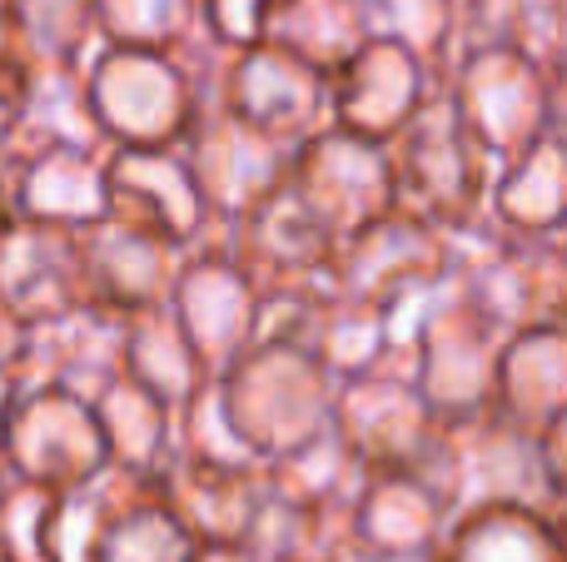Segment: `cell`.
<instances>
[{"label": "cell", "instance_id": "obj_30", "mask_svg": "<svg viewBox=\"0 0 567 562\" xmlns=\"http://www.w3.org/2000/svg\"><path fill=\"white\" fill-rule=\"evenodd\" d=\"M95 50V0H10V55L30 75H85Z\"/></svg>", "mask_w": 567, "mask_h": 562}, {"label": "cell", "instance_id": "obj_1", "mask_svg": "<svg viewBox=\"0 0 567 562\" xmlns=\"http://www.w3.org/2000/svg\"><path fill=\"white\" fill-rule=\"evenodd\" d=\"M393 368L419 384L429 408L443 424L478 418L498 404V364L508 334L458 289V279H443L439 289L409 299L389 314Z\"/></svg>", "mask_w": 567, "mask_h": 562}, {"label": "cell", "instance_id": "obj_43", "mask_svg": "<svg viewBox=\"0 0 567 562\" xmlns=\"http://www.w3.org/2000/svg\"><path fill=\"white\" fill-rule=\"evenodd\" d=\"M553 129L567 139V70H553Z\"/></svg>", "mask_w": 567, "mask_h": 562}, {"label": "cell", "instance_id": "obj_38", "mask_svg": "<svg viewBox=\"0 0 567 562\" xmlns=\"http://www.w3.org/2000/svg\"><path fill=\"white\" fill-rule=\"evenodd\" d=\"M279 6L284 0H199V25H205L209 45L235 55V50L265 45Z\"/></svg>", "mask_w": 567, "mask_h": 562}, {"label": "cell", "instance_id": "obj_26", "mask_svg": "<svg viewBox=\"0 0 567 562\" xmlns=\"http://www.w3.org/2000/svg\"><path fill=\"white\" fill-rule=\"evenodd\" d=\"M488 219L503 235H548L567 229V139L548 129L523 155L503 159L493 175Z\"/></svg>", "mask_w": 567, "mask_h": 562}, {"label": "cell", "instance_id": "obj_2", "mask_svg": "<svg viewBox=\"0 0 567 562\" xmlns=\"http://www.w3.org/2000/svg\"><path fill=\"white\" fill-rule=\"evenodd\" d=\"M205 50V35L185 50L100 45L85 65V100L105 149L185 145V135L209 105Z\"/></svg>", "mask_w": 567, "mask_h": 562}, {"label": "cell", "instance_id": "obj_28", "mask_svg": "<svg viewBox=\"0 0 567 562\" xmlns=\"http://www.w3.org/2000/svg\"><path fill=\"white\" fill-rule=\"evenodd\" d=\"M125 378L155 394L175 418L215 384L189 334L179 329V319L169 314V304L125 314Z\"/></svg>", "mask_w": 567, "mask_h": 562}, {"label": "cell", "instance_id": "obj_24", "mask_svg": "<svg viewBox=\"0 0 567 562\" xmlns=\"http://www.w3.org/2000/svg\"><path fill=\"white\" fill-rule=\"evenodd\" d=\"M115 374H125V319L110 309L80 304L30 329V348L20 364L25 384H50L95 398Z\"/></svg>", "mask_w": 567, "mask_h": 562}, {"label": "cell", "instance_id": "obj_47", "mask_svg": "<svg viewBox=\"0 0 567 562\" xmlns=\"http://www.w3.org/2000/svg\"><path fill=\"white\" fill-rule=\"evenodd\" d=\"M10 215V195H6V169H0V219Z\"/></svg>", "mask_w": 567, "mask_h": 562}, {"label": "cell", "instance_id": "obj_20", "mask_svg": "<svg viewBox=\"0 0 567 562\" xmlns=\"http://www.w3.org/2000/svg\"><path fill=\"white\" fill-rule=\"evenodd\" d=\"M0 299L30 329L90 304L85 254L75 229H50L10 215L0 225Z\"/></svg>", "mask_w": 567, "mask_h": 562}, {"label": "cell", "instance_id": "obj_21", "mask_svg": "<svg viewBox=\"0 0 567 562\" xmlns=\"http://www.w3.org/2000/svg\"><path fill=\"white\" fill-rule=\"evenodd\" d=\"M80 254H85V284L90 304L110 309V314H140V309H165L175 294L185 249L159 239L155 229H140L130 219H100L80 235Z\"/></svg>", "mask_w": 567, "mask_h": 562}, {"label": "cell", "instance_id": "obj_11", "mask_svg": "<svg viewBox=\"0 0 567 562\" xmlns=\"http://www.w3.org/2000/svg\"><path fill=\"white\" fill-rule=\"evenodd\" d=\"M0 468H6V478L45 483L60 493L95 488L110 473L95 404L70 394V388L25 384L16 418H10L6 448H0Z\"/></svg>", "mask_w": 567, "mask_h": 562}, {"label": "cell", "instance_id": "obj_51", "mask_svg": "<svg viewBox=\"0 0 567 562\" xmlns=\"http://www.w3.org/2000/svg\"><path fill=\"white\" fill-rule=\"evenodd\" d=\"M558 239H563V249H567V229H563V235H558Z\"/></svg>", "mask_w": 567, "mask_h": 562}, {"label": "cell", "instance_id": "obj_40", "mask_svg": "<svg viewBox=\"0 0 567 562\" xmlns=\"http://www.w3.org/2000/svg\"><path fill=\"white\" fill-rule=\"evenodd\" d=\"M25 348H30V324L6 304V299H0V368H16L20 374Z\"/></svg>", "mask_w": 567, "mask_h": 562}, {"label": "cell", "instance_id": "obj_27", "mask_svg": "<svg viewBox=\"0 0 567 562\" xmlns=\"http://www.w3.org/2000/svg\"><path fill=\"white\" fill-rule=\"evenodd\" d=\"M493 408L533 434H548L558 418H567V324L523 329L508 339Z\"/></svg>", "mask_w": 567, "mask_h": 562}, {"label": "cell", "instance_id": "obj_44", "mask_svg": "<svg viewBox=\"0 0 567 562\" xmlns=\"http://www.w3.org/2000/svg\"><path fill=\"white\" fill-rule=\"evenodd\" d=\"M195 562H265V558L249 553V548H199Z\"/></svg>", "mask_w": 567, "mask_h": 562}, {"label": "cell", "instance_id": "obj_22", "mask_svg": "<svg viewBox=\"0 0 567 562\" xmlns=\"http://www.w3.org/2000/svg\"><path fill=\"white\" fill-rule=\"evenodd\" d=\"M90 562H195L199 543L169 508L159 478L105 473L90 488Z\"/></svg>", "mask_w": 567, "mask_h": 562}, {"label": "cell", "instance_id": "obj_37", "mask_svg": "<svg viewBox=\"0 0 567 562\" xmlns=\"http://www.w3.org/2000/svg\"><path fill=\"white\" fill-rule=\"evenodd\" d=\"M175 454L185 458H205V464H239V468H265L249 444L235 434L225 414V398H219V384H209L185 414L175 418Z\"/></svg>", "mask_w": 567, "mask_h": 562}, {"label": "cell", "instance_id": "obj_7", "mask_svg": "<svg viewBox=\"0 0 567 562\" xmlns=\"http://www.w3.org/2000/svg\"><path fill=\"white\" fill-rule=\"evenodd\" d=\"M433 478L449 493L453 513H468V508H538V513H558V488L548 478L543 434L513 424L498 408L443 428V458Z\"/></svg>", "mask_w": 567, "mask_h": 562}, {"label": "cell", "instance_id": "obj_3", "mask_svg": "<svg viewBox=\"0 0 567 562\" xmlns=\"http://www.w3.org/2000/svg\"><path fill=\"white\" fill-rule=\"evenodd\" d=\"M219 384L235 434L259 464L293 454L333 428L339 378L319 364V354L293 339H259Z\"/></svg>", "mask_w": 567, "mask_h": 562}, {"label": "cell", "instance_id": "obj_13", "mask_svg": "<svg viewBox=\"0 0 567 562\" xmlns=\"http://www.w3.org/2000/svg\"><path fill=\"white\" fill-rule=\"evenodd\" d=\"M179 149H185L189 169H195V185L219 229L239 225L249 209L275 199L289 185L293 155H299L293 145L255 129L249 119L229 115L225 105H205V115L195 119V129L185 135Z\"/></svg>", "mask_w": 567, "mask_h": 562}, {"label": "cell", "instance_id": "obj_41", "mask_svg": "<svg viewBox=\"0 0 567 562\" xmlns=\"http://www.w3.org/2000/svg\"><path fill=\"white\" fill-rule=\"evenodd\" d=\"M543 458H548V478L553 488H558V508L567 503V418H558V424L543 434Z\"/></svg>", "mask_w": 567, "mask_h": 562}, {"label": "cell", "instance_id": "obj_46", "mask_svg": "<svg viewBox=\"0 0 567 562\" xmlns=\"http://www.w3.org/2000/svg\"><path fill=\"white\" fill-rule=\"evenodd\" d=\"M553 528H558V543H563V553H567V503L553 513Z\"/></svg>", "mask_w": 567, "mask_h": 562}, {"label": "cell", "instance_id": "obj_18", "mask_svg": "<svg viewBox=\"0 0 567 562\" xmlns=\"http://www.w3.org/2000/svg\"><path fill=\"white\" fill-rule=\"evenodd\" d=\"M433 95H439V75L393 40H369L349 65L329 75L333 125L373 145H393Z\"/></svg>", "mask_w": 567, "mask_h": 562}, {"label": "cell", "instance_id": "obj_35", "mask_svg": "<svg viewBox=\"0 0 567 562\" xmlns=\"http://www.w3.org/2000/svg\"><path fill=\"white\" fill-rule=\"evenodd\" d=\"M70 493L10 478L0 493V562H65Z\"/></svg>", "mask_w": 567, "mask_h": 562}, {"label": "cell", "instance_id": "obj_15", "mask_svg": "<svg viewBox=\"0 0 567 562\" xmlns=\"http://www.w3.org/2000/svg\"><path fill=\"white\" fill-rule=\"evenodd\" d=\"M235 259L249 269L259 294H319L333 289V259H339V239L309 215L289 185L259 209H249L239 225L225 229Z\"/></svg>", "mask_w": 567, "mask_h": 562}, {"label": "cell", "instance_id": "obj_42", "mask_svg": "<svg viewBox=\"0 0 567 562\" xmlns=\"http://www.w3.org/2000/svg\"><path fill=\"white\" fill-rule=\"evenodd\" d=\"M20 394H25V378L16 368H0V448H6V434H10V418L20 408Z\"/></svg>", "mask_w": 567, "mask_h": 562}, {"label": "cell", "instance_id": "obj_16", "mask_svg": "<svg viewBox=\"0 0 567 562\" xmlns=\"http://www.w3.org/2000/svg\"><path fill=\"white\" fill-rule=\"evenodd\" d=\"M453 503L429 473H369L349 513L343 562H439Z\"/></svg>", "mask_w": 567, "mask_h": 562}, {"label": "cell", "instance_id": "obj_31", "mask_svg": "<svg viewBox=\"0 0 567 562\" xmlns=\"http://www.w3.org/2000/svg\"><path fill=\"white\" fill-rule=\"evenodd\" d=\"M439 562H567L553 513L538 508H468L453 518Z\"/></svg>", "mask_w": 567, "mask_h": 562}, {"label": "cell", "instance_id": "obj_17", "mask_svg": "<svg viewBox=\"0 0 567 562\" xmlns=\"http://www.w3.org/2000/svg\"><path fill=\"white\" fill-rule=\"evenodd\" d=\"M105 179H110V215L130 219L140 229H155L175 249H199L219 235L205 195L195 185L185 149H105Z\"/></svg>", "mask_w": 567, "mask_h": 562}, {"label": "cell", "instance_id": "obj_32", "mask_svg": "<svg viewBox=\"0 0 567 562\" xmlns=\"http://www.w3.org/2000/svg\"><path fill=\"white\" fill-rule=\"evenodd\" d=\"M265 45H279L319 75H333L369 45L363 6L359 0H284Z\"/></svg>", "mask_w": 567, "mask_h": 562}, {"label": "cell", "instance_id": "obj_12", "mask_svg": "<svg viewBox=\"0 0 567 562\" xmlns=\"http://www.w3.org/2000/svg\"><path fill=\"white\" fill-rule=\"evenodd\" d=\"M289 189L339 244L399 209V179H393L389 145H373V139L349 135L339 125L319 129L299 145Z\"/></svg>", "mask_w": 567, "mask_h": 562}, {"label": "cell", "instance_id": "obj_14", "mask_svg": "<svg viewBox=\"0 0 567 562\" xmlns=\"http://www.w3.org/2000/svg\"><path fill=\"white\" fill-rule=\"evenodd\" d=\"M449 274H453V239L443 229L413 219L409 209H393L379 225L359 229L353 239L339 244L333 294L393 314L399 304L439 289Z\"/></svg>", "mask_w": 567, "mask_h": 562}, {"label": "cell", "instance_id": "obj_29", "mask_svg": "<svg viewBox=\"0 0 567 562\" xmlns=\"http://www.w3.org/2000/svg\"><path fill=\"white\" fill-rule=\"evenodd\" d=\"M90 404H95V418H100L110 473H125V478L165 473L169 458H175V414L155 394H145L135 378L115 374Z\"/></svg>", "mask_w": 567, "mask_h": 562}, {"label": "cell", "instance_id": "obj_10", "mask_svg": "<svg viewBox=\"0 0 567 562\" xmlns=\"http://www.w3.org/2000/svg\"><path fill=\"white\" fill-rule=\"evenodd\" d=\"M169 314L179 319L195 354L205 358L209 378H225L259 344V334H265V294L249 279V269L235 259L225 229L185 254L175 294H169Z\"/></svg>", "mask_w": 567, "mask_h": 562}, {"label": "cell", "instance_id": "obj_6", "mask_svg": "<svg viewBox=\"0 0 567 562\" xmlns=\"http://www.w3.org/2000/svg\"><path fill=\"white\" fill-rule=\"evenodd\" d=\"M463 129L493 159H513L553 129V75L543 60L508 45H463L439 80Z\"/></svg>", "mask_w": 567, "mask_h": 562}, {"label": "cell", "instance_id": "obj_23", "mask_svg": "<svg viewBox=\"0 0 567 562\" xmlns=\"http://www.w3.org/2000/svg\"><path fill=\"white\" fill-rule=\"evenodd\" d=\"M169 508L195 533L199 548H249L259 513L269 503V473L239 464H205V458L175 454L159 473Z\"/></svg>", "mask_w": 567, "mask_h": 562}, {"label": "cell", "instance_id": "obj_39", "mask_svg": "<svg viewBox=\"0 0 567 562\" xmlns=\"http://www.w3.org/2000/svg\"><path fill=\"white\" fill-rule=\"evenodd\" d=\"M30 110V70L20 60H0V155L16 145Z\"/></svg>", "mask_w": 567, "mask_h": 562}, {"label": "cell", "instance_id": "obj_5", "mask_svg": "<svg viewBox=\"0 0 567 562\" xmlns=\"http://www.w3.org/2000/svg\"><path fill=\"white\" fill-rule=\"evenodd\" d=\"M453 279L503 334L567 324V249L548 235H503L483 219L453 235Z\"/></svg>", "mask_w": 567, "mask_h": 562}, {"label": "cell", "instance_id": "obj_36", "mask_svg": "<svg viewBox=\"0 0 567 562\" xmlns=\"http://www.w3.org/2000/svg\"><path fill=\"white\" fill-rule=\"evenodd\" d=\"M100 45L185 50L205 35L199 0H95Z\"/></svg>", "mask_w": 567, "mask_h": 562}, {"label": "cell", "instance_id": "obj_48", "mask_svg": "<svg viewBox=\"0 0 567 562\" xmlns=\"http://www.w3.org/2000/svg\"><path fill=\"white\" fill-rule=\"evenodd\" d=\"M553 70H567V35H563V50H558V60H553ZM548 70V75H553Z\"/></svg>", "mask_w": 567, "mask_h": 562}, {"label": "cell", "instance_id": "obj_25", "mask_svg": "<svg viewBox=\"0 0 567 562\" xmlns=\"http://www.w3.org/2000/svg\"><path fill=\"white\" fill-rule=\"evenodd\" d=\"M265 473H269V488H275L284 503L309 513L313 523L329 533L333 558H339L343 543H349V513H353V503H359L363 478H369V468L343 448V438L329 428V434L313 438V444L265 464Z\"/></svg>", "mask_w": 567, "mask_h": 562}, {"label": "cell", "instance_id": "obj_45", "mask_svg": "<svg viewBox=\"0 0 567 562\" xmlns=\"http://www.w3.org/2000/svg\"><path fill=\"white\" fill-rule=\"evenodd\" d=\"M0 60H16L10 55V0H0Z\"/></svg>", "mask_w": 567, "mask_h": 562}, {"label": "cell", "instance_id": "obj_19", "mask_svg": "<svg viewBox=\"0 0 567 562\" xmlns=\"http://www.w3.org/2000/svg\"><path fill=\"white\" fill-rule=\"evenodd\" d=\"M0 169H6V195L16 219L75 229V235L110 219L105 149H85V145L30 149V155H6Z\"/></svg>", "mask_w": 567, "mask_h": 562}, {"label": "cell", "instance_id": "obj_8", "mask_svg": "<svg viewBox=\"0 0 567 562\" xmlns=\"http://www.w3.org/2000/svg\"><path fill=\"white\" fill-rule=\"evenodd\" d=\"M443 418L429 408L403 368H379L339 384L333 398V434L369 473H439ZM439 483V478H433Z\"/></svg>", "mask_w": 567, "mask_h": 562}, {"label": "cell", "instance_id": "obj_33", "mask_svg": "<svg viewBox=\"0 0 567 562\" xmlns=\"http://www.w3.org/2000/svg\"><path fill=\"white\" fill-rule=\"evenodd\" d=\"M563 35H567V0H463L458 50L463 45H508L553 70Z\"/></svg>", "mask_w": 567, "mask_h": 562}, {"label": "cell", "instance_id": "obj_34", "mask_svg": "<svg viewBox=\"0 0 567 562\" xmlns=\"http://www.w3.org/2000/svg\"><path fill=\"white\" fill-rule=\"evenodd\" d=\"M369 40H393L413 50L443 80L463 30V0H359Z\"/></svg>", "mask_w": 567, "mask_h": 562}, {"label": "cell", "instance_id": "obj_50", "mask_svg": "<svg viewBox=\"0 0 567 562\" xmlns=\"http://www.w3.org/2000/svg\"><path fill=\"white\" fill-rule=\"evenodd\" d=\"M6 483H10V478H6V468H0V493H6Z\"/></svg>", "mask_w": 567, "mask_h": 562}, {"label": "cell", "instance_id": "obj_9", "mask_svg": "<svg viewBox=\"0 0 567 562\" xmlns=\"http://www.w3.org/2000/svg\"><path fill=\"white\" fill-rule=\"evenodd\" d=\"M205 85H209V105H225L229 115L249 119L255 129H265V135H275L293 149L333 125L329 75H319L313 65L293 60L279 45L235 50V55L209 45Z\"/></svg>", "mask_w": 567, "mask_h": 562}, {"label": "cell", "instance_id": "obj_4", "mask_svg": "<svg viewBox=\"0 0 567 562\" xmlns=\"http://www.w3.org/2000/svg\"><path fill=\"white\" fill-rule=\"evenodd\" d=\"M393 179H399V209L413 219L443 229V235H468L488 219V195L498 159L463 129L458 110L443 100V90L423 105V115L389 145Z\"/></svg>", "mask_w": 567, "mask_h": 562}, {"label": "cell", "instance_id": "obj_49", "mask_svg": "<svg viewBox=\"0 0 567 562\" xmlns=\"http://www.w3.org/2000/svg\"><path fill=\"white\" fill-rule=\"evenodd\" d=\"M299 562H343V558H329V553H319V558H299Z\"/></svg>", "mask_w": 567, "mask_h": 562}]
</instances>
